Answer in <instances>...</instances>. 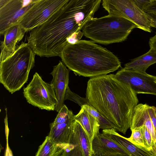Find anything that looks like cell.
Instances as JSON below:
<instances>
[{"label": "cell", "instance_id": "obj_21", "mask_svg": "<svg viewBox=\"0 0 156 156\" xmlns=\"http://www.w3.org/2000/svg\"><path fill=\"white\" fill-rule=\"evenodd\" d=\"M81 107L96 119L98 122L100 129L103 130L113 129L115 130L113 124L91 106L89 104L86 105Z\"/></svg>", "mask_w": 156, "mask_h": 156}, {"label": "cell", "instance_id": "obj_6", "mask_svg": "<svg viewBox=\"0 0 156 156\" xmlns=\"http://www.w3.org/2000/svg\"><path fill=\"white\" fill-rule=\"evenodd\" d=\"M23 94L27 102L41 109L54 111L58 104L53 86L44 81L37 72L23 88Z\"/></svg>", "mask_w": 156, "mask_h": 156}, {"label": "cell", "instance_id": "obj_16", "mask_svg": "<svg viewBox=\"0 0 156 156\" xmlns=\"http://www.w3.org/2000/svg\"><path fill=\"white\" fill-rule=\"evenodd\" d=\"M147 104H138L135 108L131 121V130L145 126L150 133L154 141H156V133L147 109Z\"/></svg>", "mask_w": 156, "mask_h": 156}, {"label": "cell", "instance_id": "obj_10", "mask_svg": "<svg viewBox=\"0 0 156 156\" xmlns=\"http://www.w3.org/2000/svg\"><path fill=\"white\" fill-rule=\"evenodd\" d=\"M115 75L118 79L129 84L136 94L156 95V76L124 68L118 71Z\"/></svg>", "mask_w": 156, "mask_h": 156}, {"label": "cell", "instance_id": "obj_20", "mask_svg": "<svg viewBox=\"0 0 156 156\" xmlns=\"http://www.w3.org/2000/svg\"><path fill=\"white\" fill-rule=\"evenodd\" d=\"M67 145L57 144L48 136L39 147L35 156H61Z\"/></svg>", "mask_w": 156, "mask_h": 156}, {"label": "cell", "instance_id": "obj_22", "mask_svg": "<svg viewBox=\"0 0 156 156\" xmlns=\"http://www.w3.org/2000/svg\"><path fill=\"white\" fill-rule=\"evenodd\" d=\"M131 131V136L129 138H128V140L134 144L146 148L142 127L136 128Z\"/></svg>", "mask_w": 156, "mask_h": 156}, {"label": "cell", "instance_id": "obj_31", "mask_svg": "<svg viewBox=\"0 0 156 156\" xmlns=\"http://www.w3.org/2000/svg\"><path fill=\"white\" fill-rule=\"evenodd\" d=\"M149 44L150 48L156 50V34L149 39Z\"/></svg>", "mask_w": 156, "mask_h": 156}, {"label": "cell", "instance_id": "obj_12", "mask_svg": "<svg viewBox=\"0 0 156 156\" xmlns=\"http://www.w3.org/2000/svg\"><path fill=\"white\" fill-rule=\"evenodd\" d=\"M70 70L60 61L54 66L50 74L52 76L51 84L54 90L58 101L55 110L58 112L64 104L66 91L68 86Z\"/></svg>", "mask_w": 156, "mask_h": 156}, {"label": "cell", "instance_id": "obj_4", "mask_svg": "<svg viewBox=\"0 0 156 156\" xmlns=\"http://www.w3.org/2000/svg\"><path fill=\"white\" fill-rule=\"evenodd\" d=\"M35 54L27 43L22 42L10 56L0 64V83L12 94L27 81L34 67Z\"/></svg>", "mask_w": 156, "mask_h": 156}, {"label": "cell", "instance_id": "obj_11", "mask_svg": "<svg viewBox=\"0 0 156 156\" xmlns=\"http://www.w3.org/2000/svg\"><path fill=\"white\" fill-rule=\"evenodd\" d=\"M58 112L54 121L50 124L48 136L56 143L67 145L69 144L75 115L64 104Z\"/></svg>", "mask_w": 156, "mask_h": 156}, {"label": "cell", "instance_id": "obj_26", "mask_svg": "<svg viewBox=\"0 0 156 156\" xmlns=\"http://www.w3.org/2000/svg\"><path fill=\"white\" fill-rule=\"evenodd\" d=\"M144 12L151 16L156 18V0H151Z\"/></svg>", "mask_w": 156, "mask_h": 156}, {"label": "cell", "instance_id": "obj_28", "mask_svg": "<svg viewBox=\"0 0 156 156\" xmlns=\"http://www.w3.org/2000/svg\"><path fill=\"white\" fill-rule=\"evenodd\" d=\"M5 132L6 141V148L5 151V156H13L12 152L8 144V136L9 132V129L8 126L7 120L5 121Z\"/></svg>", "mask_w": 156, "mask_h": 156}, {"label": "cell", "instance_id": "obj_34", "mask_svg": "<svg viewBox=\"0 0 156 156\" xmlns=\"http://www.w3.org/2000/svg\"><path fill=\"white\" fill-rule=\"evenodd\" d=\"M92 156H103L99 153L93 152Z\"/></svg>", "mask_w": 156, "mask_h": 156}, {"label": "cell", "instance_id": "obj_15", "mask_svg": "<svg viewBox=\"0 0 156 156\" xmlns=\"http://www.w3.org/2000/svg\"><path fill=\"white\" fill-rule=\"evenodd\" d=\"M92 147L93 153H99L103 156L117 154L129 155L115 142L100 133L93 139Z\"/></svg>", "mask_w": 156, "mask_h": 156}, {"label": "cell", "instance_id": "obj_3", "mask_svg": "<svg viewBox=\"0 0 156 156\" xmlns=\"http://www.w3.org/2000/svg\"><path fill=\"white\" fill-rule=\"evenodd\" d=\"M60 57L76 75L90 78L107 75L121 66L116 56L91 41L80 40L67 44Z\"/></svg>", "mask_w": 156, "mask_h": 156}, {"label": "cell", "instance_id": "obj_14", "mask_svg": "<svg viewBox=\"0 0 156 156\" xmlns=\"http://www.w3.org/2000/svg\"><path fill=\"white\" fill-rule=\"evenodd\" d=\"M26 31L19 24L7 29L4 34L3 41L0 46V62L11 55L16 49V44L21 41Z\"/></svg>", "mask_w": 156, "mask_h": 156}, {"label": "cell", "instance_id": "obj_27", "mask_svg": "<svg viewBox=\"0 0 156 156\" xmlns=\"http://www.w3.org/2000/svg\"><path fill=\"white\" fill-rule=\"evenodd\" d=\"M147 109L156 133V108L154 106H150L148 105Z\"/></svg>", "mask_w": 156, "mask_h": 156}, {"label": "cell", "instance_id": "obj_30", "mask_svg": "<svg viewBox=\"0 0 156 156\" xmlns=\"http://www.w3.org/2000/svg\"><path fill=\"white\" fill-rule=\"evenodd\" d=\"M136 6L144 12V10L151 3V0H133Z\"/></svg>", "mask_w": 156, "mask_h": 156}, {"label": "cell", "instance_id": "obj_9", "mask_svg": "<svg viewBox=\"0 0 156 156\" xmlns=\"http://www.w3.org/2000/svg\"><path fill=\"white\" fill-rule=\"evenodd\" d=\"M36 0H0V34L3 35L10 27L18 24L20 19Z\"/></svg>", "mask_w": 156, "mask_h": 156}, {"label": "cell", "instance_id": "obj_19", "mask_svg": "<svg viewBox=\"0 0 156 156\" xmlns=\"http://www.w3.org/2000/svg\"><path fill=\"white\" fill-rule=\"evenodd\" d=\"M156 63V50L150 48L146 53L130 60L124 65V68L145 73L151 65Z\"/></svg>", "mask_w": 156, "mask_h": 156}, {"label": "cell", "instance_id": "obj_35", "mask_svg": "<svg viewBox=\"0 0 156 156\" xmlns=\"http://www.w3.org/2000/svg\"><path fill=\"white\" fill-rule=\"evenodd\" d=\"M153 145L154 146L155 151L156 153V141L154 142Z\"/></svg>", "mask_w": 156, "mask_h": 156}, {"label": "cell", "instance_id": "obj_23", "mask_svg": "<svg viewBox=\"0 0 156 156\" xmlns=\"http://www.w3.org/2000/svg\"><path fill=\"white\" fill-rule=\"evenodd\" d=\"M66 100L72 101L77 104L81 107L84 105L89 104L86 98L81 97L77 94L73 92L69 86L67 87L65 93V100Z\"/></svg>", "mask_w": 156, "mask_h": 156}, {"label": "cell", "instance_id": "obj_25", "mask_svg": "<svg viewBox=\"0 0 156 156\" xmlns=\"http://www.w3.org/2000/svg\"><path fill=\"white\" fill-rule=\"evenodd\" d=\"M144 139L146 147L149 150L152 149L153 142L152 136L147 128L144 126H142Z\"/></svg>", "mask_w": 156, "mask_h": 156}, {"label": "cell", "instance_id": "obj_36", "mask_svg": "<svg viewBox=\"0 0 156 156\" xmlns=\"http://www.w3.org/2000/svg\"></svg>", "mask_w": 156, "mask_h": 156}, {"label": "cell", "instance_id": "obj_17", "mask_svg": "<svg viewBox=\"0 0 156 156\" xmlns=\"http://www.w3.org/2000/svg\"><path fill=\"white\" fill-rule=\"evenodd\" d=\"M74 120L83 128L92 146L93 139L100 133V125L98 120L82 107H81L79 113L74 115Z\"/></svg>", "mask_w": 156, "mask_h": 156}, {"label": "cell", "instance_id": "obj_29", "mask_svg": "<svg viewBox=\"0 0 156 156\" xmlns=\"http://www.w3.org/2000/svg\"><path fill=\"white\" fill-rule=\"evenodd\" d=\"M83 35L81 31L74 33L68 38L67 41L68 44L76 43L80 40Z\"/></svg>", "mask_w": 156, "mask_h": 156}, {"label": "cell", "instance_id": "obj_1", "mask_svg": "<svg viewBox=\"0 0 156 156\" xmlns=\"http://www.w3.org/2000/svg\"><path fill=\"white\" fill-rule=\"evenodd\" d=\"M97 10L91 0H69L44 22L30 31L27 43L41 57H60L69 37L81 31Z\"/></svg>", "mask_w": 156, "mask_h": 156}, {"label": "cell", "instance_id": "obj_5", "mask_svg": "<svg viewBox=\"0 0 156 156\" xmlns=\"http://www.w3.org/2000/svg\"><path fill=\"white\" fill-rule=\"evenodd\" d=\"M136 28V26L128 19L108 14L90 19L84 26L82 32L94 42L106 45L125 41Z\"/></svg>", "mask_w": 156, "mask_h": 156}, {"label": "cell", "instance_id": "obj_33", "mask_svg": "<svg viewBox=\"0 0 156 156\" xmlns=\"http://www.w3.org/2000/svg\"><path fill=\"white\" fill-rule=\"evenodd\" d=\"M106 156H130L128 154H112L110 155H107Z\"/></svg>", "mask_w": 156, "mask_h": 156}, {"label": "cell", "instance_id": "obj_8", "mask_svg": "<svg viewBox=\"0 0 156 156\" xmlns=\"http://www.w3.org/2000/svg\"><path fill=\"white\" fill-rule=\"evenodd\" d=\"M69 0H36L20 19L18 24L27 32L41 25L66 4Z\"/></svg>", "mask_w": 156, "mask_h": 156}, {"label": "cell", "instance_id": "obj_18", "mask_svg": "<svg viewBox=\"0 0 156 156\" xmlns=\"http://www.w3.org/2000/svg\"><path fill=\"white\" fill-rule=\"evenodd\" d=\"M69 144L78 145L83 156H92V147L88 137L80 124L75 120L73 122Z\"/></svg>", "mask_w": 156, "mask_h": 156}, {"label": "cell", "instance_id": "obj_13", "mask_svg": "<svg viewBox=\"0 0 156 156\" xmlns=\"http://www.w3.org/2000/svg\"><path fill=\"white\" fill-rule=\"evenodd\" d=\"M102 133L118 144L130 156H156L153 144L152 149L149 150L132 143L113 129L103 130Z\"/></svg>", "mask_w": 156, "mask_h": 156}, {"label": "cell", "instance_id": "obj_7", "mask_svg": "<svg viewBox=\"0 0 156 156\" xmlns=\"http://www.w3.org/2000/svg\"><path fill=\"white\" fill-rule=\"evenodd\" d=\"M102 5L109 14L124 17L134 23L137 28L151 32L152 24L148 15L133 0H103Z\"/></svg>", "mask_w": 156, "mask_h": 156}, {"label": "cell", "instance_id": "obj_24", "mask_svg": "<svg viewBox=\"0 0 156 156\" xmlns=\"http://www.w3.org/2000/svg\"><path fill=\"white\" fill-rule=\"evenodd\" d=\"M61 156H83L78 145L69 144L65 148Z\"/></svg>", "mask_w": 156, "mask_h": 156}, {"label": "cell", "instance_id": "obj_32", "mask_svg": "<svg viewBox=\"0 0 156 156\" xmlns=\"http://www.w3.org/2000/svg\"><path fill=\"white\" fill-rule=\"evenodd\" d=\"M149 19L151 23L152 27L156 28V18L151 16L149 15Z\"/></svg>", "mask_w": 156, "mask_h": 156}, {"label": "cell", "instance_id": "obj_2", "mask_svg": "<svg viewBox=\"0 0 156 156\" xmlns=\"http://www.w3.org/2000/svg\"><path fill=\"white\" fill-rule=\"evenodd\" d=\"M86 98L90 105L113 124L116 131L126 134L139 102L129 84L112 74L90 78Z\"/></svg>", "mask_w": 156, "mask_h": 156}]
</instances>
